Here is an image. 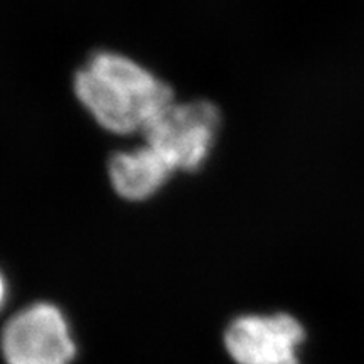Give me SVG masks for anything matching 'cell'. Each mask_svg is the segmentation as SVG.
<instances>
[{"label":"cell","mask_w":364,"mask_h":364,"mask_svg":"<svg viewBox=\"0 0 364 364\" xmlns=\"http://www.w3.org/2000/svg\"><path fill=\"white\" fill-rule=\"evenodd\" d=\"M73 90L103 130L144 134L150 122L174 103L166 81L125 54L97 51L75 73Z\"/></svg>","instance_id":"6da1fadb"},{"label":"cell","mask_w":364,"mask_h":364,"mask_svg":"<svg viewBox=\"0 0 364 364\" xmlns=\"http://www.w3.org/2000/svg\"><path fill=\"white\" fill-rule=\"evenodd\" d=\"M221 125L220 108L206 100L171 103L144 130L152 147L174 172L201 169L215 149Z\"/></svg>","instance_id":"7a4b0ae2"},{"label":"cell","mask_w":364,"mask_h":364,"mask_svg":"<svg viewBox=\"0 0 364 364\" xmlns=\"http://www.w3.org/2000/svg\"><path fill=\"white\" fill-rule=\"evenodd\" d=\"M0 349L6 364H71L76 356L65 314L49 302H36L9 318Z\"/></svg>","instance_id":"3957f363"},{"label":"cell","mask_w":364,"mask_h":364,"mask_svg":"<svg viewBox=\"0 0 364 364\" xmlns=\"http://www.w3.org/2000/svg\"><path fill=\"white\" fill-rule=\"evenodd\" d=\"M306 331L290 314L240 316L225 332L226 351L236 364H300Z\"/></svg>","instance_id":"277c9868"},{"label":"cell","mask_w":364,"mask_h":364,"mask_svg":"<svg viewBox=\"0 0 364 364\" xmlns=\"http://www.w3.org/2000/svg\"><path fill=\"white\" fill-rule=\"evenodd\" d=\"M174 171L152 147L120 150L108 162V177L115 193L127 201L140 203L157 194Z\"/></svg>","instance_id":"5b68a950"},{"label":"cell","mask_w":364,"mask_h":364,"mask_svg":"<svg viewBox=\"0 0 364 364\" xmlns=\"http://www.w3.org/2000/svg\"><path fill=\"white\" fill-rule=\"evenodd\" d=\"M7 299V282L4 279L2 272H0V309H2L4 304H6Z\"/></svg>","instance_id":"8992f818"}]
</instances>
